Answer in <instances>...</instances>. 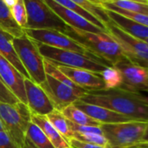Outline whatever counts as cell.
<instances>
[{
	"label": "cell",
	"mask_w": 148,
	"mask_h": 148,
	"mask_svg": "<svg viewBox=\"0 0 148 148\" xmlns=\"http://www.w3.org/2000/svg\"><path fill=\"white\" fill-rule=\"evenodd\" d=\"M0 130H4V127H3V125L1 123V121H0ZM5 131V130H4Z\"/></svg>",
	"instance_id": "ab89813d"
},
{
	"label": "cell",
	"mask_w": 148,
	"mask_h": 148,
	"mask_svg": "<svg viewBox=\"0 0 148 148\" xmlns=\"http://www.w3.org/2000/svg\"><path fill=\"white\" fill-rule=\"evenodd\" d=\"M99 5L104 10L117 9L128 12L148 15V4L128 1V0H112L110 2L102 3Z\"/></svg>",
	"instance_id": "44dd1931"
},
{
	"label": "cell",
	"mask_w": 148,
	"mask_h": 148,
	"mask_svg": "<svg viewBox=\"0 0 148 148\" xmlns=\"http://www.w3.org/2000/svg\"><path fill=\"white\" fill-rule=\"evenodd\" d=\"M144 41H145V42H146V43L148 44V38H146V39H145Z\"/></svg>",
	"instance_id": "7bdbcfd3"
},
{
	"label": "cell",
	"mask_w": 148,
	"mask_h": 148,
	"mask_svg": "<svg viewBox=\"0 0 148 148\" xmlns=\"http://www.w3.org/2000/svg\"><path fill=\"white\" fill-rule=\"evenodd\" d=\"M13 46L18 58L34 83L40 85L46 79L44 58L40 54L37 43L25 33L19 38H13Z\"/></svg>",
	"instance_id": "8992f818"
},
{
	"label": "cell",
	"mask_w": 148,
	"mask_h": 148,
	"mask_svg": "<svg viewBox=\"0 0 148 148\" xmlns=\"http://www.w3.org/2000/svg\"><path fill=\"white\" fill-rule=\"evenodd\" d=\"M19 100L16 98V96L11 92V91L5 86V84L0 79V102L14 105Z\"/></svg>",
	"instance_id": "1f68e13d"
},
{
	"label": "cell",
	"mask_w": 148,
	"mask_h": 148,
	"mask_svg": "<svg viewBox=\"0 0 148 148\" xmlns=\"http://www.w3.org/2000/svg\"><path fill=\"white\" fill-rule=\"evenodd\" d=\"M0 30L10 34L13 38H19L25 34V31L14 20L11 10L2 0H0Z\"/></svg>",
	"instance_id": "ffe728a7"
},
{
	"label": "cell",
	"mask_w": 148,
	"mask_h": 148,
	"mask_svg": "<svg viewBox=\"0 0 148 148\" xmlns=\"http://www.w3.org/2000/svg\"><path fill=\"white\" fill-rule=\"evenodd\" d=\"M46 118L51 122V124L56 128V130L67 140L69 141L72 138V132L68 125V120L64 116V114L56 109L46 115Z\"/></svg>",
	"instance_id": "603a6c76"
},
{
	"label": "cell",
	"mask_w": 148,
	"mask_h": 148,
	"mask_svg": "<svg viewBox=\"0 0 148 148\" xmlns=\"http://www.w3.org/2000/svg\"><path fill=\"white\" fill-rule=\"evenodd\" d=\"M148 145V127H147L146 132H145V137H144V138H143V141H142V143H141L140 147H142V146H144V145Z\"/></svg>",
	"instance_id": "8d00e7d4"
},
{
	"label": "cell",
	"mask_w": 148,
	"mask_h": 148,
	"mask_svg": "<svg viewBox=\"0 0 148 148\" xmlns=\"http://www.w3.org/2000/svg\"><path fill=\"white\" fill-rule=\"evenodd\" d=\"M68 148H74V147H71V146H70V147H68Z\"/></svg>",
	"instance_id": "ee69618b"
},
{
	"label": "cell",
	"mask_w": 148,
	"mask_h": 148,
	"mask_svg": "<svg viewBox=\"0 0 148 148\" xmlns=\"http://www.w3.org/2000/svg\"><path fill=\"white\" fill-rule=\"evenodd\" d=\"M69 145L71 147L74 148H110L108 146H104V145H95V144H90V143H86V142H81L77 139L71 138L69 141Z\"/></svg>",
	"instance_id": "836d02e7"
},
{
	"label": "cell",
	"mask_w": 148,
	"mask_h": 148,
	"mask_svg": "<svg viewBox=\"0 0 148 148\" xmlns=\"http://www.w3.org/2000/svg\"><path fill=\"white\" fill-rule=\"evenodd\" d=\"M2 1H3V3H4L7 7L12 8V7L17 3L18 0H2Z\"/></svg>",
	"instance_id": "d590c367"
},
{
	"label": "cell",
	"mask_w": 148,
	"mask_h": 148,
	"mask_svg": "<svg viewBox=\"0 0 148 148\" xmlns=\"http://www.w3.org/2000/svg\"><path fill=\"white\" fill-rule=\"evenodd\" d=\"M73 105L81 111H83L92 119L99 122L100 124H113L132 120L129 118L113 111H111L107 108L92 104L85 103L80 99L74 102Z\"/></svg>",
	"instance_id": "2e32d148"
},
{
	"label": "cell",
	"mask_w": 148,
	"mask_h": 148,
	"mask_svg": "<svg viewBox=\"0 0 148 148\" xmlns=\"http://www.w3.org/2000/svg\"><path fill=\"white\" fill-rule=\"evenodd\" d=\"M140 148H148V145H144V146H142V147H140Z\"/></svg>",
	"instance_id": "b9f144b4"
},
{
	"label": "cell",
	"mask_w": 148,
	"mask_h": 148,
	"mask_svg": "<svg viewBox=\"0 0 148 148\" xmlns=\"http://www.w3.org/2000/svg\"><path fill=\"white\" fill-rule=\"evenodd\" d=\"M12 40V36L0 30V55L7 59L22 74L25 79H30L28 73L18 58V56L13 46Z\"/></svg>",
	"instance_id": "ac0fdd59"
},
{
	"label": "cell",
	"mask_w": 148,
	"mask_h": 148,
	"mask_svg": "<svg viewBox=\"0 0 148 148\" xmlns=\"http://www.w3.org/2000/svg\"><path fill=\"white\" fill-rule=\"evenodd\" d=\"M21 148H37V147L31 142V140L28 138L25 137V143H24V145H23V146Z\"/></svg>",
	"instance_id": "e575fe53"
},
{
	"label": "cell",
	"mask_w": 148,
	"mask_h": 148,
	"mask_svg": "<svg viewBox=\"0 0 148 148\" xmlns=\"http://www.w3.org/2000/svg\"><path fill=\"white\" fill-rule=\"evenodd\" d=\"M110 21L128 35L145 40L148 38V27L111 11H106Z\"/></svg>",
	"instance_id": "e0dca14e"
},
{
	"label": "cell",
	"mask_w": 148,
	"mask_h": 148,
	"mask_svg": "<svg viewBox=\"0 0 148 148\" xmlns=\"http://www.w3.org/2000/svg\"><path fill=\"white\" fill-rule=\"evenodd\" d=\"M128 1H133V2H138V3H142V4H148V0H128Z\"/></svg>",
	"instance_id": "f35d334b"
},
{
	"label": "cell",
	"mask_w": 148,
	"mask_h": 148,
	"mask_svg": "<svg viewBox=\"0 0 148 148\" xmlns=\"http://www.w3.org/2000/svg\"><path fill=\"white\" fill-rule=\"evenodd\" d=\"M56 66L74 84L87 92L106 89L105 83L100 76V74L99 73L85 69L71 68L64 65Z\"/></svg>",
	"instance_id": "4fadbf2b"
},
{
	"label": "cell",
	"mask_w": 148,
	"mask_h": 148,
	"mask_svg": "<svg viewBox=\"0 0 148 148\" xmlns=\"http://www.w3.org/2000/svg\"><path fill=\"white\" fill-rule=\"evenodd\" d=\"M91 1H92V2H93V3H95V4L100 5V4H102V3L110 2V1H112V0H91Z\"/></svg>",
	"instance_id": "74e56055"
},
{
	"label": "cell",
	"mask_w": 148,
	"mask_h": 148,
	"mask_svg": "<svg viewBox=\"0 0 148 148\" xmlns=\"http://www.w3.org/2000/svg\"><path fill=\"white\" fill-rule=\"evenodd\" d=\"M75 3L82 9L94 16L98 20H99L106 28V25L110 22V19L106 14V10H104L99 5L93 3L91 0H71Z\"/></svg>",
	"instance_id": "484cf974"
},
{
	"label": "cell",
	"mask_w": 148,
	"mask_h": 148,
	"mask_svg": "<svg viewBox=\"0 0 148 148\" xmlns=\"http://www.w3.org/2000/svg\"><path fill=\"white\" fill-rule=\"evenodd\" d=\"M147 127L148 122L141 120L101 124L100 125L110 148H140Z\"/></svg>",
	"instance_id": "277c9868"
},
{
	"label": "cell",
	"mask_w": 148,
	"mask_h": 148,
	"mask_svg": "<svg viewBox=\"0 0 148 148\" xmlns=\"http://www.w3.org/2000/svg\"><path fill=\"white\" fill-rule=\"evenodd\" d=\"M107 33L119 45L124 55L132 63L148 67V44L132 37L111 21L106 25Z\"/></svg>",
	"instance_id": "ba28073f"
},
{
	"label": "cell",
	"mask_w": 148,
	"mask_h": 148,
	"mask_svg": "<svg viewBox=\"0 0 148 148\" xmlns=\"http://www.w3.org/2000/svg\"><path fill=\"white\" fill-rule=\"evenodd\" d=\"M144 97H145V99L148 102V96H144Z\"/></svg>",
	"instance_id": "60d3db41"
},
{
	"label": "cell",
	"mask_w": 148,
	"mask_h": 148,
	"mask_svg": "<svg viewBox=\"0 0 148 148\" xmlns=\"http://www.w3.org/2000/svg\"><path fill=\"white\" fill-rule=\"evenodd\" d=\"M72 138L77 139L81 142L90 143V144H95L104 146H108L109 144L106 139V138L103 134H96V133H77L73 132L72 133Z\"/></svg>",
	"instance_id": "f546056e"
},
{
	"label": "cell",
	"mask_w": 148,
	"mask_h": 148,
	"mask_svg": "<svg viewBox=\"0 0 148 148\" xmlns=\"http://www.w3.org/2000/svg\"><path fill=\"white\" fill-rule=\"evenodd\" d=\"M32 122L36 124L46 135L55 148H68L70 147L67 140L56 130V128L51 124L46 116H40L32 113Z\"/></svg>",
	"instance_id": "d6986e66"
},
{
	"label": "cell",
	"mask_w": 148,
	"mask_h": 148,
	"mask_svg": "<svg viewBox=\"0 0 148 148\" xmlns=\"http://www.w3.org/2000/svg\"><path fill=\"white\" fill-rule=\"evenodd\" d=\"M32 112L27 105L18 101L14 105L0 102V121L4 130L21 148L25 140Z\"/></svg>",
	"instance_id": "5b68a950"
},
{
	"label": "cell",
	"mask_w": 148,
	"mask_h": 148,
	"mask_svg": "<svg viewBox=\"0 0 148 148\" xmlns=\"http://www.w3.org/2000/svg\"><path fill=\"white\" fill-rule=\"evenodd\" d=\"M12 15L16 23L23 29L27 27V12L24 0H18L17 3L10 8Z\"/></svg>",
	"instance_id": "f1b7e54d"
},
{
	"label": "cell",
	"mask_w": 148,
	"mask_h": 148,
	"mask_svg": "<svg viewBox=\"0 0 148 148\" xmlns=\"http://www.w3.org/2000/svg\"><path fill=\"white\" fill-rule=\"evenodd\" d=\"M100 76L105 83L106 89L120 88L123 83V78L120 71L114 66L106 67L101 73Z\"/></svg>",
	"instance_id": "4316f807"
},
{
	"label": "cell",
	"mask_w": 148,
	"mask_h": 148,
	"mask_svg": "<svg viewBox=\"0 0 148 148\" xmlns=\"http://www.w3.org/2000/svg\"><path fill=\"white\" fill-rule=\"evenodd\" d=\"M61 112L68 120H70L74 124L81 125H92V126L101 125L99 122L89 117L86 113H85L83 111L76 107L73 104L65 107L64 110L61 111Z\"/></svg>",
	"instance_id": "7402d4cb"
},
{
	"label": "cell",
	"mask_w": 148,
	"mask_h": 148,
	"mask_svg": "<svg viewBox=\"0 0 148 148\" xmlns=\"http://www.w3.org/2000/svg\"><path fill=\"white\" fill-rule=\"evenodd\" d=\"M42 57L56 65L85 69L100 74L106 67L112 66L93 54H83L73 51L53 48L37 43Z\"/></svg>",
	"instance_id": "3957f363"
},
{
	"label": "cell",
	"mask_w": 148,
	"mask_h": 148,
	"mask_svg": "<svg viewBox=\"0 0 148 148\" xmlns=\"http://www.w3.org/2000/svg\"><path fill=\"white\" fill-rule=\"evenodd\" d=\"M45 2L62 21H64L68 26L71 28L93 33L107 32L106 31L98 27L90 21L86 20L85 18H83L77 12L59 5L58 4L54 2L53 0H45Z\"/></svg>",
	"instance_id": "9a60e30c"
},
{
	"label": "cell",
	"mask_w": 148,
	"mask_h": 148,
	"mask_svg": "<svg viewBox=\"0 0 148 148\" xmlns=\"http://www.w3.org/2000/svg\"><path fill=\"white\" fill-rule=\"evenodd\" d=\"M25 90L27 106L32 114L46 116L54 110V106L39 85L30 79H25Z\"/></svg>",
	"instance_id": "5bb4252c"
},
{
	"label": "cell",
	"mask_w": 148,
	"mask_h": 148,
	"mask_svg": "<svg viewBox=\"0 0 148 148\" xmlns=\"http://www.w3.org/2000/svg\"><path fill=\"white\" fill-rule=\"evenodd\" d=\"M54 2H56L57 4H58L59 5L66 8V9H69L71 11H73L77 12L78 14H79L80 16H82L83 18H85L86 20L90 21L91 23H92L93 25H97L98 27L106 31V26L99 21L94 16H92V14H90L89 12H87L86 11H85L84 9H82L80 6H79L78 5H76L75 3H73L71 0H53Z\"/></svg>",
	"instance_id": "83f0119b"
},
{
	"label": "cell",
	"mask_w": 148,
	"mask_h": 148,
	"mask_svg": "<svg viewBox=\"0 0 148 148\" xmlns=\"http://www.w3.org/2000/svg\"><path fill=\"white\" fill-rule=\"evenodd\" d=\"M81 101L107 108L132 120L148 122V102L139 92L122 88L87 92Z\"/></svg>",
	"instance_id": "6da1fadb"
},
{
	"label": "cell",
	"mask_w": 148,
	"mask_h": 148,
	"mask_svg": "<svg viewBox=\"0 0 148 148\" xmlns=\"http://www.w3.org/2000/svg\"><path fill=\"white\" fill-rule=\"evenodd\" d=\"M0 148H20L4 130H0Z\"/></svg>",
	"instance_id": "d6a6232c"
},
{
	"label": "cell",
	"mask_w": 148,
	"mask_h": 148,
	"mask_svg": "<svg viewBox=\"0 0 148 148\" xmlns=\"http://www.w3.org/2000/svg\"><path fill=\"white\" fill-rule=\"evenodd\" d=\"M64 34L112 66L125 58L119 45L107 32L93 33L69 26Z\"/></svg>",
	"instance_id": "7a4b0ae2"
},
{
	"label": "cell",
	"mask_w": 148,
	"mask_h": 148,
	"mask_svg": "<svg viewBox=\"0 0 148 148\" xmlns=\"http://www.w3.org/2000/svg\"><path fill=\"white\" fill-rule=\"evenodd\" d=\"M68 120V119H67ZM68 125L72 132L77 133H96V134H103V132L100 126H92V125H77L68 120Z\"/></svg>",
	"instance_id": "4dcf8cb0"
},
{
	"label": "cell",
	"mask_w": 148,
	"mask_h": 148,
	"mask_svg": "<svg viewBox=\"0 0 148 148\" xmlns=\"http://www.w3.org/2000/svg\"><path fill=\"white\" fill-rule=\"evenodd\" d=\"M27 12L25 29H51L64 33L68 25L46 5L45 0H24Z\"/></svg>",
	"instance_id": "52a82bcc"
},
{
	"label": "cell",
	"mask_w": 148,
	"mask_h": 148,
	"mask_svg": "<svg viewBox=\"0 0 148 148\" xmlns=\"http://www.w3.org/2000/svg\"><path fill=\"white\" fill-rule=\"evenodd\" d=\"M0 79L20 102L27 105L24 83L25 78L7 59L1 55H0Z\"/></svg>",
	"instance_id": "7c38bea8"
},
{
	"label": "cell",
	"mask_w": 148,
	"mask_h": 148,
	"mask_svg": "<svg viewBox=\"0 0 148 148\" xmlns=\"http://www.w3.org/2000/svg\"><path fill=\"white\" fill-rule=\"evenodd\" d=\"M44 64H45V73L47 74V75H50L51 76L53 79H57L58 81L63 83L64 85L76 90L79 92H83V93H86L87 91L80 88L79 86H78L77 85L74 84L67 76H65L64 74L59 70L58 69V67L53 64L52 63H51L50 61H48L47 59L44 58Z\"/></svg>",
	"instance_id": "d4e9b609"
},
{
	"label": "cell",
	"mask_w": 148,
	"mask_h": 148,
	"mask_svg": "<svg viewBox=\"0 0 148 148\" xmlns=\"http://www.w3.org/2000/svg\"><path fill=\"white\" fill-rule=\"evenodd\" d=\"M39 86L51 101L54 109L60 112L86 94L64 85L47 74L46 79Z\"/></svg>",
	"instance_id": "8fae6325"
},
{
	"label": "cell",
	"mask_w": 148,
	"mask_h": 148,
	"mask_svg": "<svg viewBox=\"0 0 148 148\" xmlns=\"http://www.w3.org/2000/svg\"><path fill=\"white\" fill-rule=\"evenodd\" d=\"M113 66L120 71L123 78L120 88L139 93L148 92V67L134 64L126 57Z\"/></svg>",
	"instance_id": "30bf717a"
},
{
	"label": "cell",
	"mask_w": 148,
	"mask_h": 148,
	"mask_svg": "<svg viewBox=\"0 0 148 148\" xmlns=\"http://www.w3.org/2000/svg\"><path fill=\"white\" fill-rule=\"evenodd\" d=\"M24 31L25 33L36 43L83 54H92L62 32L51 29H24Z\"/></svg>",
	"instance_id": "9c48e42d"
},
{
	"label": "cell",
	"mask_w": 148,
	"mask_h": 148,
	"mask_svg": "<svg viewBox=\"0 0 148 148\" xmlns=\"http://www.w3.org/2000/svg\"><path fill=\"white\" fill-rule=\"evenodd\" d=\"M25 135L37 148H55L43 131L32 121L27 126Z\"/></svg>",
	"instance_id": "cb8c5ba5"
}]
</instances>
